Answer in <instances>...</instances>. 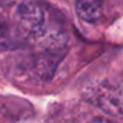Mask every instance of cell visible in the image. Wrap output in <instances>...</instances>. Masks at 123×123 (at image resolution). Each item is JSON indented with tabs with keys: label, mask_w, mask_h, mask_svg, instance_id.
I'll list each match as a JSON object with an SVG mask.
<instances>
[{
	"label": "cell",
	"mask_w": 123,
	"mask_h": 123,
	"mask_svg": "<svg viewBox=\"0 0 123 123\" xmlns=\"http://www.w3.org/2000/svg\"><path fill=\"white\" fill-rule=\"evenodd\" d=\"M87 98L105 112L123 118V91L111 83H97L89 89Z\"/></svg>",
	"instance_id": "cell-1"
},
{
	"label": "cell",
	"mask_w": 123,
	"mask_h": 123,
	"mask_svg": "<svg viewBox=\"0 0 123 123\" xmlns=\"http://www.w3.org/2000/svg\"><path fill=\"white\" fill-rule=\"evenodd\" d=\"M16 17L20 28L32 36H38L45 29V12L43 7L33 0H24L19 4Z\"/></svg>",
	"instance_id": "cell-2"
},
{
	"label": "cell",
	"mask_w": 123,
	"mask_h": 123,
	"mask_svg": "<svg viewBox=\"0 0 123 123\" xmlns=\"http://www.w3.org/2000/svg\"><path fill=\"white\" fill-rule=\"evenodd\" d=\"M75 12L83 21L95 23L102 16V3L101 0H77Z\"/></svg>",
	"instance_id": "cell-3"
},
{
	"label": "cell",
	"mask_w": 123,
	"mask_h": 123,
	"mask_svg": "<svg viewBox=\"0 0 123 123\" xmlns=\"http://www.w3.org/2000/svg\"><path fill=\"white\" fill-rule=\"evenodd\" d=\"M17 40L19 37L12 24L6 17L0 16V50H6L16 46Z\"/></svg>",
	"instance_id": "cell-4"
},
{
	"label": "cell",
	"mask_w": 123,
	"mask_h": 123,
	"mask_svg": "<svg viewBox=\"0 0 123 123\" xmlns=\"http://www.w3.org/2000/svg\"><path fill=\"white\" fill-rule=\"evenodd\" d=\"M15 0H0V7H9L13 4Z\"/></svg>",
	"instance_id": "cell-5"
}]
</instances>
